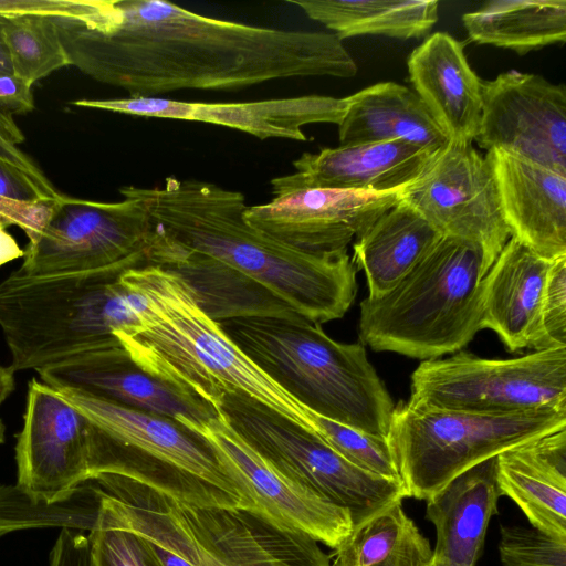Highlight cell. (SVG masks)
Segmentation results:
<instances>
[{"label":"cell","instance_id":"obj_43","mask_svg":"<svg viewBox=\"0 0 566 566\" xmlns=\"http://www.w3.org/2000/svg\"><path fill=\"white\" fill-rule=\"evenodd\" d=\"M6 20L7 17L0 14V75L13 74L10 54L3 33Z\"/></svg>","mask_w":566,"mask_h":566},{"label":"cell","instance_id":"obj_24","mask_svg":"<svg viewBox=\"0 0 566 566\" xmlns=\"http://www.w3.org/2000/svg\"><path fill=\"white\" fill-rule=\"evenodd\" d=\"M501 496L495 458L462 472L430 496L426 518L437 533L433 557L449 566H475Z\"/></svg>","mask_w":566,"mask_h":566},{"label":"cell","instance_id":"obj_36","mask_svg":"<svg viewBox=\"0 0 566 566\" xmlns=\"http://www.w3.org/2000/svg\"><path fill=\"white\" fill-rule=\"evenodd\" d=\"M107 0H0V14L66 19L95 28Z\"/></svg>","mask_w":566,"mask_h":566},{"label":"cell","instance_id":"obj_40","mask_svg":"<svg viewBox=\"0 0 566 566\" xmlns=\"http://www.w3.org/2000/svg\"><path fill=\"white\" fill-rule=\"evenodd\" d=\"M0 108L25 114L34 108L32 85L14 74L0 75Z\"/></svg>","mask_w":566,"mask_h":566},{"label":"cell","instance_id":"obj_38","mask_svg":"<svg viewBox=\"0 0 566 566\" xmlns=\"http://www.w3.org/2000/svg\"><path fill=\"white\" fill-rule=\"evenodd\" d=\"M52 202L24 203L0 196V223L17 226L32 241L42 229Z\"/></svg>","mask_w":566,"mask_h":566},{"label":"cell","instance_id":"obj_26","mask_svg":"<svg viewBox=\"0 0 566 566\" xmlns=\"http://www.w3.org/2000/svg\"><path fill=\"white\" fill-rule=\"evenodd\" d=\"M441 237L400 199L354 243L352 261L365 272L367 297L377 298L392 290Z\"/></svg>","mask_w":566,"mask_h":566},{"label":"cell","instance_id":"obj_13","mask_svg":"<svg viewBox=\"0 0 566 566\" xmlns=\"http://www.w3.org/2000/svg\"><path fill=\"white\" fill-rule=\"evenodd\" d=\"M198 436L252 501L254 511L335 549L353 531L350 514L290 480L217 413L203 423L178 422Z\"/></svg>","mask_w":566,"mask_h":566},{"label":"cell","instance_id":"obj_12","mask_svg":"<svg viewBox=\"0 0 566 566\" xmlns=\"http://www.w3.org/2000/svg\"><path fill=\"white\" fill-rule=\"evenodd\" d=\"M442 237L474 244L495 261L511 238L490 164L472 143H449L402 191Z\"/></svg>","mask_w":566,"mask_h":566},{"label":"cell","instance_id":"obj_15","mask_svg":"<svg viewBox=\"0 0 566 566\" xmlns=\"http://www.w3.org/2000/svg\"><path fill=\"white\" fill-rule=\"evenodd\" d=\"M88 420L56 389L32 378L15 444L17 484L55 501L90 480Z\"/></svg>","mask_w":566,"mask_h":566},{"label":"cell","instance_id":"obj_17","mask_svg":"<svg viewBox=\"0 0 566 566\" xmlns=\"http://www.w3.org/2000/svg\"><path fill=\"white\" fill-rule=\"evenodd\" d=\"M80 106L155 118L195 120L234 128L260 139L286 138L306 142L302 127L339 124L346 98L304 95L240 103H193L161 97L82 99Z\"/></svg>","mask_w":566,"mask_h":566},{"label":"cell","instance_id":"obj_4","mask_svg":"<svg viewBox=\"0 0 566 566\" xmlns=\"http://www.w3.org/2000/svg\"><path fill=\"white\" fill-rule=\"evenodd\" d=\"M99 517L137 532L192 566H332L313 537L254 510L185 502L145 480L116 473L94 476Z\"/></svg>","mask_w":566,"mask_h":566},{"label":"cell","instance_id":"obj_16","mask_svg":"<svg viewBox=\"0 0 566 566\" xmlns=\"http://www.w3.org/2000/svg\"><path fill=\"white\" fill-rule=\"evenodd\" d=\"M402 191L304 188L248 206L243 218L252 228L300 251L334 253L347 250L354 237L401 199Z\"/></svg>","mask_w":566,"mask_h":566},{"label":"cell","instance_id":"obj_30","mask_svg":"<svg viewBox=\"0 0 566 566\" xmlns=\"http://www.w3.org/2000/svg\"><path fill=\"white\" fill-rule=\"evenodd\" d=\"M101 490L87 480L55 501L33 497L18 484L0 483V537L14 531L60 527L92 532L98 521Z\"/></svg>","mask_w":566,"mask_h":566},{"label":"cell","instance_id":"obj_42","mask_svg":"<svg viewBox=\"0 0 566 566\" xmlns=\"http://www.w3.org/2000/svg\"><path fill=\"white\" fill-rule=\"evenodd\" d=\"M14 389V371L10 366L0 365V407ZM6 426L0 418V444L4 441Z\"/></svg>","mask_w":566,"mask_h":566},{"label":"cell","instance_id":"obj_18","mask_svg":"<svg viewBox=\"0 0 566 566\" xmlns=\"http://www.w3.org/2000/svg\"><path fill=\"white\" fill-rule=\"evenodd\" d=\"M57 390L78 392L171 419L203 423L216 409L135 365L123 345L92 350L36 371Z\"/></svg>","mask_w":566,"mask_h":566},{"label":"cell","instance_id":"obj_25","mask_svg":"<svg viewBox=\"0 0 566 566\" xmlns=\"http://www.w3.org/2000/svg\"><path fill=\"white\" fill-rule=\"evenodd\" d=\"M345 98L340 146L395 140L436 155L450 140L416 92L401 84L377 83Z\"/></svg>","mask_w":566,"mask_h":566},{"label":"cell","instance_id":"obj_20","mask_svg":"<svg viewBox=\"0 0 566 566\" xmlns=\"http://www.w3.org/2000/svg\"><path fill=\"white\" fill-rule=\"evenodd\" d=\"M485 158L511 237L547 261L566 256V176L502 150Z\"/></svg>","mask_w":566,"mask_h":566},{"label":"cell","instance_id":"obj_41","mask_svg":"<svg viewBox=\"0 0 566 566\" xmlns=\"http://www.w3.org/2000/svg\"><path fill=\"white\" fill-rule=\"evenodd\" d=\"M6 228L0 223V266L24 255V251Z\"/></svg>","mask_w":566,"mask_h":566},{"label":"cell","instance_id":"obj_14","mask_svg":"<svg viewBox=\"0 0 566 566\" xmlns=\"http://www.w3.org/2000/svg\"><path fill=\"white\" fill-rule=\"evenodd\" d=\"M474 140L566 176V88L510 70L482 85Z\"/></svg>","mask_w":566,"mask_h":566},{"label":"cell","instance_id":"obj_39","mask_svg":"<svg viewBox=\"0 0 566 566\" xmlns=\"http://www.w3.org/2000/svg\"><path fill=\"white\" fill-rule=\"evenodd\" d=\"M0 196L24 203L50 202L23 171L1 159Z\"/></svg>","mask_w":566,"mask_h":566},{"label":"cell","instance_id":"obj_37","mask_svg":"<svg viewBox=\"0 0 566 566\" xmlns=\"http://www.w3.org/2000/svg\"><path fill=\"white\" fill-rule=\"evenodd\" d=\"M23 140L24 136L12 114L0 108V159L23 171L45 199L54 202L61 193L56 191L35 163L18 147Z\"/></svg>","mask_w":566,"mask_h":566},{"label":"cell","instance_id":"obj_34","mask_svg":"<svg viewBox=\"0 0 566 566\" xmlns=\"http://www.w3.org/2000/svg\"><path fill=\"white\" fill-rule=\"evenodd\" d=\"M499 554L504 566H566V539L533 526H501Z\"/></svg>","mask_w":566,"mask_h":566},{"label":"cell","instance_id":"obj_10","mask_svg":"<svg viewBox=\"0 0 566 566\" xmlns=\"http://www.w3.org/2000/svg\"><path fill=\"white\" fill-rule=\"evenodd\" d=\"M407 403L489 415L566 411V347L509 359L459 350L423 360L411 374Z\"/></svg>","mask_w":566,"mask_h":566},{"label":"cell","instance_id":"obj_8","mask_svg":"<svg viewBox=\"0 0 566 566\" xmlns=\"http://www.w3.org/2000/svg\"><path fill=\"white\" fill-rule=\"evenodd\" d=\"M566 428V411L489 415L395 407L387 436L409 497L428 500L457 475Z\"/></svg>","mask_w":566,"mask_h":566},{"label":"cell","instance_id":"obj_5","mask_svg":"<svg viewBox=\"0 0 566 566\" xmlns=\"http://www.w3.org/2000/svg\"><path fill=\"white\" fill-rule=\"evenodd\" d=\"M283 390L324 418L387 438L395 409L361 342L339 343L296 314L219 322Z\"/></svg>","mask_w":566,"mask_h":566},{"label":"cell","instance_id":"obj_2","mask_svg":"<svg viewBox=\"0 0 566 566\" xmlns=\"http://www.w3.org/2000/svg\"><path fill=\"white\" fill-rule=\"evenodd\" d=\"M136 191L157 232L149 263L179 276L214 321L298 314L321 325L354 302L347 250L313 254L274 240L245 222L242 192L176 177Z\"/></svg>","mask_w":566,"mask_h":566},{"label":"cell","instance_id":"obj_27","mask_svg":"<svg viewBox=\"0 0 566 566\" xmlns=\"http://www.w3.org/2000/svg\"><path fill=\"white\" fill-rule=\"evenodd\" d=\"M340 41L358 35L408 40L426 35L438 21L437 0H287Z\"/></svg>","mask_w":566,"mask_h":566},{"label":"cell","instance_id":"obj_31","mask_svg":"<svg viewBox=\"0 0 566 566\" xmlns=\"http://www.w3.org/2000/svg\"><path fill=\"white\" fill-rule=\"evenodd\" d=\"M3 33L13 74L31 85L71 65L52 18L10 15L7 17Z\"/></svg>","mask_w":566,"mask_h":566},{"label":"cell","instance_id":"obj_29","mask_svg":"<svg viewBox=\"0 0 566 566\" xmlns=\"http://www.w3.org/2000/svg\"><path fill=\"white\" fill-rule=\"evenodd\" d=\"M332 566H426L431 545L397 502L353 528Z\"/></svg>","mask_w":566,"mask_h":566},{"label":"cell","instance_id":"obj_33","mask_svg":"<svg viewBox=\"0 0 566 566\" xmlns=\"http://www.w3.org/2000/svg\"><path fill=\"white\" fill-rule=\"evenodd\" d=\"M88 537L92 566H164L145 537L99 516Z\"/></svg>","mask_w":566,"mask_h":566},{"label":"cell","instance_id":"obj_11","mask_svg":"<svg viewBox=\"0 0 566 566\" xmlns=\"http://www.w3.org/2000/svg\"><path fill=\"white\" fill-rule=\"evenodd\" d=\"M123 200L99 202L61 195L51 203L39 234L29 241L18 269L46 276L113 269L148 262L155 224L135 186L119 189Z\"/></svg>","mask_w":566,"mask_h":566},{"label":"cell","instance_id":"obj_21","mask_svg":"<svg viewBox=\"0 0 566 566\" xmlns=\"http://www.w3.org/2000/svg\"><path fill=\"white\" fill-rule=\"evenodd\" d=\"M413 91L450 140L472 143L482 112L483 81L471 69L463 45L447 32L429 35L409 55Z\"/></svg>","mask_w":566,"mask_h":566},{"label":"cell","instance_id":"obj_6","mask_svg":"<svg viewBox=\"0 0 566 566\" xmlns=\"http://www.w3.org/2000/svg\"><path fill=\"white\" fill-rule=\"evenodd\" d=\"M124 271L32 276L17 270L0 281V328L12 370L39 371L120 345L115 333L137 326L147 305Z\"/></svg>","mask_w":566,"mask_h":566},{"label":"cell","instance_id":"obj_1","mask_svg":"<svg viewBox=\"0 0 566 566\" xmlns=\"http://www.w3.org/2000/svg\"><path fill=\"white\" fill-rule=\"evenodd\" d=\"M54 21L71 65L129 97L357 73L353 56L333 33L249 25L168 1L107 0L93 29Z\"/></svg>","mask_w":566,"mask_h":566},{"label":"cell","instance_id":"obj_22","mask_svg":"<svg viewBox=\"0 0 566 566\" xmlns=\"http://www.w3.org/2000/svg\"><path fill=\"white\" fill-rule=\"evenodd\" d=\"M551 262L511 237L482 281L481 329L495 332L511 353L536 339Z\"/></svg>","mask_w":566,"mask_h":566},{"label":"cell","instance_id":"obj_3","mask_svg":"<svg viewBox=\"0 0 566 566\" xmlns=\"http://www.w3.org/2000/svg\"><path fill=\"white\" fill-rule=\"evenodd\" d=\"M122 276L147 301L139 324L115 333L135 365L216 411L226 396L242 395L316 434L315 413L226 334L179 276L154 264Z\"/></svg>","mask_w":566,"mask_h":566},{"label":"cell","instance_id":"obj_32","mask_svg":"<svg viewBox=\"0 0 566 566\" xmlns=\"http://www.w3.org/2000/svg\"><path fill=\"white\" fill-rule=\"evenodd\" d=\"M315 431L327 446L359 468L388 479H398L388 439L315 413Z\"/></svg>","mask_w":566,"mask_h":566},{"label":"cell","instance_id":"obj_19","mask_svg":"<svg viewBox=\"0 0 566 566\" xmlns=\"http://www.w3.org/2000/svg\"><path fill=\"white\" fill-rule=\"evenodd\" d=\"M434 155L401 142H379L323 148L293 161L295 171L275 177L274 197L304 188L367 192L402 190L426 169Z\"/></svg>","mask_w":566,"mask_h":566},{"label":"cell","instance_id":"obj_9","mask_svg":"<svg viewBox=\"0 0 566 566\" xmlns=\"http://www.w3.org/2000/svg\"><path fill=\"white\" fill-rule=\"evenodd\" d=\"M217 412L285 476L346 510L354 527L409 497L401 480L359 468L313 432L254 399L228 395Z\"/></svg>","mask_w":566,"mask_h":566},{"label":"cell","instance_id":"obj_35","mask_svg":"<svg viewBox=\"0 0 566 566\" xmlns=\"http://www.w3.org/2000/svg\"><path fill=\"white\" fill-rule=\"evenodd\" d=\"M566 347V256L551 262L543 292L535 350Z\"/></svg>","mask_w":566,"mask_h":566},{"label":"cell","instance_id":"obj_7","mask_svg":"<svg viewBox=\"0 0 566 566\" xmlns=\"http://www.w3.org/2000/svg\"><path fill=\"white\" fill-rule=\"evenodd\" d=\"M494 261L441 237L388 293L360 302L359 337L376 352L437 359L481 331V284Z\"/></svg>","mask_w":566,"mask_h":566},{"label":"cell","instance_id":"obj_23","mask_svg":"<svg viewBox=\"0 0 566 566\" xmlns=\"http://www.w3.org/2000/svg\"><path fill=\"white\" fill-rule=\"evenodd\" d=\"M495 462L501 494L533 527L566 539V428L509 449Z\"/></svg>","mask_w":566,"mask_h":566},{"label":"cell","instance_id":"obj_28","mask_svg":"<svg viewBox=\"0 0 566 566\" xmlns=\"http://www.w3.org/2000/svg\"><path fill=\"white\" fill-rule=\"evenodd\" d=\"M470 39L518 54L566 40L565 0H492L462 15Z\"/></svg>","mask_w":566,"mask_h":566},{"label":"cell","instance_id":"obj_44","mask_svg":"<svg viewBox=\"0 0 566 566\" xmlns=\"http://www.w3.org/2000/svg\"><path fill=\"white\" fill-rule=\"evenodd\" d=\"M426 566H449V565L432 556L431 560Z\"/></svg>","mask_w":566,"mask_h":566}]
</instances>
